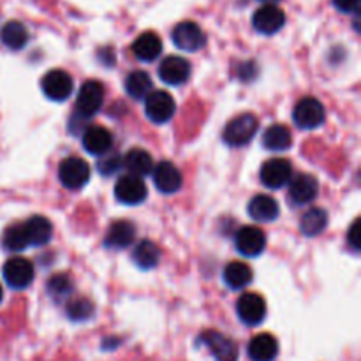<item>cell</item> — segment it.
<instances>
[{"instance_id": "obj_1", "label": "cell", "mask_w": 361, "mask_h": 361, "mask_svg": "<svg viewBox=\"0 0 361 361\" xmlns=\"http://www.w3.org/2000/svg\"><path fill=\"white\" fill-rule=\"evenodd\" d=\"M257 127H259V122L252 113H242V115L229 120L224 133H222V137L229 147H245L256 136Z\"/></svg>"}, {"instance_id": "obj_2", "label": "cell", "mask_w": 361, "mask_h": 361, "mask_svg": "<svg viewBox=\"0 0 361 361\" xmlns=\"http://www.w3.org/2000/svg\"><path fill=\"white\" fill-rule=\"evenodd\" d=\"M104 104V87L95 80H88L81 85L76 99V111L83 118H90Z\"/></svg>"}, {"instance_id": "obj_3", "label": "cell", "mask_w": 361, "mask_h": 361, "mask_svg": "<svg viewBox=\"0 0 361 361\" xmlns=\"http://www.w3.org/2000/svg\"><path fill=\"white\" fill-rule=\"evenodd\" d=\"M59 178L67 189H81L90 180V166L80 157H67L60 162Z\"/></svg>"}, {"instance_id": "obj_4", "label": "cell", "mask_w": 361, "mask_h": 361, "mask_svg": "<svg viewBox=\"0 0 361 361\" xmlns=\"http://www.w3.org/2000/svg\"><path fill=\"white\" fill-rule=\"evenodd\" d=\"M324 118H326L324 106L314 97H303L293 111V120L300 129H317L323 126Z\"/></svg>"}, {"instance_id": "obj_5", "label": "cell", "mask_w": 361, "mask_h": 361, "mask_svg": "<svg viewBox=\"0 0 361 361\" xmlns=\"http://www.w3.org/2000/svg\"><path fill=\"white\" fill-rule=\"evenodd\" d=\"M4 281L13 289H25L34 281V264L21 256H14L4 264Z\"/></svg>"}, {"instance_id": "obj_6", "label": "cell", "mask_w": 361, "mask_h": 361, "mask_svg": "<svg viewBox=\"0 0 361 361\" xmlns=\"http://www.w3.org/2000/svg\"><path fill=\"white\" fill-rule=\"evenodd\" d=\"M145 109L147 116L154 123H166L175 115V99L164 90H154L145 99Z\"/></svg>"}, {"instance_id": "obj_7", "label": "cell", "mask_w": 361, "mask_h": 361, "mask_svg": "<svg viewBox=\"0 0 361 361\" xmlns=\"http://www.w3.org/2000/svg\"><path fill=\"white\" fill-rule=\"evenodd\" d=\"M261 182L268 187V189H281V187L288 185L291 182L293 176V166L288 159L275 157L264 162L261 166Z\"/></svg>"}, {"instance_id": "obj_8", "label": "cell", "mask_w": 361, "mask_h": 361, "mask_svg": "<svg viewBox=\"0 0 361 361\" xmlns=\"http://www.w3.org/2000/svg\"><path fill=\"white\" fill-rule=\"evenodd\" d=\"M173 42L176 48L183 49V51H197L207 42V35L201 30V27L194 21H182L173 28Z\"/></svg>"}, {"instance_id": "obj_9", "label": "cell", "mask_w": 361, "mask_h": 361, "mask_svg": "<svg viewBox=\"0 0 361 361\" xmlns=\"http://www.w3.org/2000/svg\"><path fill=\"white\" fill-rule=\"evenodd\" d=\"M42 94L48 99L56 102H62L73 94V78L69 73L62 69L49 71L41 81Z\"/></svg>"}, {"instance_id": "obj_10", "label": "cell", "mask_w": 361, "mask_h": 361, "mask_svg": "<svg viewBox=\"0 0 361 361\" xmlns=\"http://www.w3.org/2000/svg\"><path fill=\"white\" fill-rule=\"evenodd\" d=\"M238 317L249 326H257L267 317V302L257 293H245L236 302Z\"/></svg>"}, {"instance_id": "obj_11", "label": "cell", "mask_w": 361, "mask_h": 361, "mask_svg": "<svg viewBox=\"0 0 361 361\" xmlns=\"http://www.w3.org/2000/svg\"><path fill=\"white\" fill-rule=\"evenodd\" d=\"M286 23V14L277 4H264L254 13L252 25L259 34L271 35L277 34Z\"/></svg>"}, {"instance_id": "obj_12", "label": "cell", "mask_w": 361, "mask_h": 361, "mask_svg": "<svg viewBox=\"0 0 361 361\" xmlns=\"http://www.w3.org/2000/svg\"><path fill=\"white\" fill-rule=\"evenodd\" d=\"M200 341L210 349V353L217 361H238V348L226 335L215 330H207L201 334Z\"/></svg>"}, {"instance_id": "obj_13", "label": "cell", "mask_w": 361, "mask_h": 361, "mask_svg": "<svg viewBox=\"0 0 361 361\" xmlns=\"http://www.w3.org/2000/svg\"><path fill=\"white\" fill-rule=\"evenodd\" d=\"M147 185H145V182L140 176L126 175L122 178H118V182L115 185L116 200L123 204H129V207L143 203L147 200Z\"/></svg>"}, {"instance_id": "obj_14", "label": "cell", "mask_w": 361, "mask_h": 361, "mask_svg": "<svg viewBox=\"0 0 361 361\" xmlns=\"http://www.w3.org/2000/svg\"><path fill=\"white\" fill-rule=\"evenodd\" d=\"M235 245L242 256L247 257H257L263 254L264 247H267V236L259 228H242L235 236Z\"/></svg>"}, {"instance_id": "obj_15", "label": "cell", "mask_w": 361, "mask_h": 361, "mask_svg": "<svg viewBox=\"0 0 361 361\" xmlns=\"http://www.w3.org/2000/svg\"><path fill=\"white\" fill-rule=\"evenodd\" d=\"M154 175V183L159 192L162 194H175L182 187V173L173 162L162 161L152 169Z\"/></svg>"}, {"instance_id": "obj_16", "label": "cell", "mask_w": 361, "mask_h": 361, "mask_svg": "<svg viewBox=\"0 0 361 361\" xmlns=\"http://www.w3.org/2000/svg\"><path fill=\"white\" fill-rule=\"evenodd\" d=\"M289 183H291L289 185V201H293V204H296V207L314 201L319 192V183H317L316 176L307 175V173H300Z\"/></svg>"}, {"instance_id": "obj_17", "label": "cell", "mask_w": 361, "mask_h": 361, "mask_svg": "<svg viewBox=\"0 0 361 361\" xmlns=\"http://www.w3.org/2000/svg\"><path fill=\"white\" fill-rule=\"evenodd\" d=\"M189 76L190 63L183 56H166L159 66V78L168 85H182Z\"/></svg>"}, {"instance_id": "obj_18", "label": "cell", "mask_w": 361, "mask_h": 361, "mask_svg": "<svg viewBox=\"0 0 361 361\" xmlns=\"http://www.w3.org/2000/svg\"><path fill=\"white\" fill-rule=\"evenodd\" d=\"M83 147L92 155H106L113 147V136L104 127H88L83 133Z\"/></svg>"}, {"instance_id": "obj_19", "label": "cell", "mask_w": 361, "mask_h": 361, "mask_svg": "<svg viewBox=\"0 0 361 361\" xmlns=\"http://www.w3.org/2000/svg\"><path fill=\"white\" fill-rule=\"evenodd\" d=\"M247 353L252 361H274L279 355V342L274 335L259 334L250 341Z\"/></svg>"}, {"instance_id": "obj_20", "label": "cell", "mask_w": 361, "mask_h": 361, "mask_svg": "<svg viewBox=\"0 0 361 361\" xmlns=\"http://www.w3.org/2000/svg\"><path fill=\"white\" fill-rule=\"evenodd\" d=\"M134 236H136V229L129 221H116L106 233L104 243L109 249H126L134 242Z\"/></svg>"}, {"instance_id": "obj_21", "label": "cell", "mask_w": 361, "mask_h": 361, "mask_svg": "<svg viewBox=\"0 0 361 361\" xmlns=\"http://www.w3.org/2000/svg\"><path fill=\"white\" fill-rule=\"evenodd\" d=\"M250 217L256 222H271L279 217V203L271 196H254L247 207Z\"/></svg>"}, {"instance_id": "obj_22", "label": "cell", "mask_w": 361, "mask_h": 361, "mask_svg": "<svg viewBox=\"0 0 361 361\" xmlns=\"http://www.w3.org/2000/svg\"><path fill=\"white\" fill-rule=\"evenodd\" d=\"M161 51L162 41L155 32H143L133 44V53L143 62H152L161 55Z\"/></svg>"}, {"instance_id": "obj_23", "label": "cell", "mask_w": 361, "mask_h": 361, "mask_svg": "<svg viewBox=\"0 0 361 361\" xmlns=\"http://www.w3.org/2000/svg\"><path fill=\"white\" fill-rule=\"evenodd\" d=\"M23 224H25V231H27L30 245L41 247V245H46V243L51 240L53 226L51 222H49L46 217H42V215H34V217H30L27 222H23Z\"/></svg>"}, {"instance_id": "obj_24", "label": "cell", "mask_w": 361, "mask_h": 361, "mask_svg": "<svg viewBox=\"0 0 361 361\" xmlns=\"http://www.w3.org/2000/svg\"><path fill=\"white\" fill-rule=\"evenodd\" d=\"M122 162L129 169V175L140 176V178L145 175H150L152 169H154L152 155L147 150H143V148H133V150H129Z\"/></svg>"}, {"instance_id": "obj_25", "label": "cell", "mask_w": 361, "mask_h": 361, "mask_svg": "<svg viewBox=\"0 0 361 361\" xmlns=\"http://www.w3.org/2000/svg\"><path fill=\"white\" fill-rule=\"evenodd\" d=\"M263 145L264 148L271 152H284L288 150L293 145V136L291 130L286 126H281V123H275V126H270L263 134Z\"/></svg>"}, {"instance_id": "obj_26", "label": "cell", "mask_w": 361, "mask_h": 361, "mask_svg": "<svg viewBox=\"0 0 361 361\" xmlns=\"http://www.w3.org/2000/svg\"><path fill=\"white\" fill-rule=\"evenodd\" d=\"M0 41L9 49H21L28 42V30L20 21H7L0 30Z\"/></svg>"}, {"instance_id": "obj_27", "label": "cell", "mask_w": 361, "mask_h": 361, "mask_svg": "<svg viewBox=\"0 0 361 361\" xmlns=\"http://www.w3.org/2000/svg\"><path fill=\"white\" fill-rule=\"evenodd\" d=\"M328 226V214L323 208H310L300 219V229L305 236L312 238L323 233Z\"/></svg>"}, {"instance_id": "obj_28", "label": "cell", "mask_w": 361, "mask_h": 361, "mask_svg": "<svg viewBox=\"0 0 361 361\" xmlns=\"http://www.w3.org/2000/svg\"><path fill=\"white\" fill-rule=\"evenodd\" d=\"M133 261L141 268V270H152L161 261V249L154 242H140L133 252Z\"/></svg>"}, {"instance_id": "obj_29", "label": "cell", "mask_w": 361, "mask_h": 361, "mask_svg": "<svg viewBox=\"0 0 361 361\" xmlns=\"http://www.w3.org/2000/svg\"><path fill=\"white\" fill-rule=\"evenodd\" d=\"M224 282L231 289H243L252 282V270L245 263H229L224 268Z\"/></svg>"}, {"instance_id": "obj_30", "label": "cell", "mask_w": 361, "mask_h": 361, "mask_svg": "<svg viewBox=\"0 0 361 361\" xmlns=\"http://www.w3.org/2000/svg\"><path fill=\"white\" fill-rule=\"evenodd\" d=\"M126 90L133 99H147V95L152 92V80L145 71H134L127 76Z\"/></svg>"}, {"instance_id": "obj_31", "label": "cell", "mask_w": 361, "mask_h": 361, "mask_svg": "<svg viewBox=\"0 0 361 361\" xmlns=\"http://www.w3.org/2000/svg\"><path fill=\"white\" fill-rule=\"evenodd\" d=\"M4 249H7L9 252H23L27 247H30V242H28L27 231H25V224H14L11 228L6 229L4 233Z\"/></svg>"}, {"instance_id": "obj_32", "label": "cell", "mask_w": 361, "mask_h": 361, "mask_svg": "<svg viewBox=\"0 0 361 361\" xmlns=\"http://www.w3.org/2000/svg\"><path fill=\"white\" fill-rule=\"evenodd\" d=\"M66 310L69 319L83 323V321L90 319L92 317V314H94V305H92V302L88 298H74L67 303Z\"/></svg>"}, {"instance_id": "obj_33", "label": "cell", "mask_w": 361, "mask_h": 361, "mask_svg": "<svg viewBox=\"0 0 361 361\" xmlns=\"http://www.w3.org/2000/svg\"><path fill=\"white\" fill-rule=\"evenodd\" d=\"M73 281H71L69 275L66 274L53 275L48 281V291L55 300H62L66 298V296H69L71 293H73Z\"/></svg>"}, {"instance_id": "obj_34", "label": "cell", "mask_w": 361, "mask_h": 361, "mask_svg": "<svg viewBox=\"0 0 361 361\" xmlns=\"http://www.w3.org/2000/svg\"><path fill=\"white\" fill-rule=\"evenodd\" d=\"M97 168H99V171L102 173V175H113V173L118 171V169L122 168V159L115 157V155L106 154L104 159L99 162Z\"/></svg>"}, {"instance_id": "obj_35", "label": "cell", "mask_w": 361, "mask_h": 361, "mask_svg": "<svg viewBox=\"0 0 361 361\" xmlns=\"http://www.w3.org/2000/svg\"><path fill=\"white\" fill-rule=\"evenodd\" d=\"M348 242H349V245H351L353 249L358 252L360 250V221L353 222L351 229H349V233H348Z\"/></svg>"}, {"instance_id": "obj_36", "label": "cell", "mask_w": 361, "mask_h": 361, "mask_svg": "<svg viewBox=\"0 0 361 361\" xmlns=\"http://www.w3.org/2000/svg\"><path fill=\"white\" fill-rule=\"evenodd\" d=\"M334 4L342 13H356L360 9V0H334Z\"/></svg>"}, {"instance_id": "obj_37", "label": "cell", "mask_w": 361, "mask_h": 361, "mask_svg": "<svg viewBox=\"0 0 361 361\" xmlns=\"http://www.w3.org/2000/svg\"><path fill=\"white\" fill-rule=\"evenodd\" d=\"M261 2H264V4H275V2H279V0H261Z\"/></svg>"}, {"instance_id": "obj_38", "label": "cell", "mask_w": 361, "mask_h": 361, "mask_svg": "<svg viewBox=\"0 0 361 361\" xmlns=\"http://www.w3.org/2000/svg\"><path fill=\"white\" fill-rule=\"evenodd\" d=\"M2 298H4V291H2V286H0V302H2Z\"/></svg>"}]
</instances>
